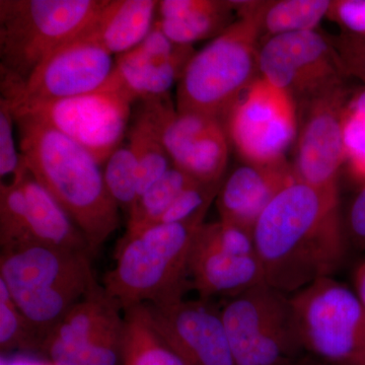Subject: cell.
Masks as SVG:
<instances>
[{"mask_svg":"<svg viewBox=\"0 0 365 365\" xmlns=\"http://www.w3.org/2000/svg\"><path fill=\"white\" fill-rule=\"evenodd\" d=\"M339 191L295 179L273 199L253 230L269 287L287 295L332 277L345 252Z\"/></svg>","mask_w":365,"mask_h":365,"instance_id":"cell-1","label":"cell"},{"mask_svg":"<svg viewBox=\"0 0 365 365\" xmlns=\"http://www.w3.org/2000/svg\"><path fill=\"white\" fill-rule=\"evenodd\" d=\"M13 114L23 165L73 220L93 257L120 225V209L108 191L100 163L39 118Z\"/></svg>","mask_w":365,"mask_h":365,"instance_id":"cell-2","label":"cell"},{"mask_svg":"<svg viewBox=\"0 0 365 365\" xmlns=\"http://www.w3.org/2000/svg\"><path fill=\"white\" fill-rule=\"evenodd\" d=\"M240 19L190 59L177 85L176 109L225 122L260 78L261 1H232Z\"/></svg>","mask_w":365,"mask_h":365,"instance_id":"cell-3","label":"cell"},{"mask_svg":"<svg viewBox=\"0 0 365 365\" xmlns=\"http://www.w3.org/2000/svg\"><path fill=\"white\" fill-rule=\"evenodd\" d=\"M88 252L26 244L1 249L0 281L44 341L97 287Z\"/></svg>","mask_w":365,"mask_h":365,"instance_id":"cell-4","label":"cell"},{"mask_svg":"<svg viewBox=\"0 0 365 365\" xmlns=\"http://www.w3.org/2000/svg\"><path fill=\"white\" fill-rule=\"evenodd\" d=\"M204 218L163 223L124 235L103 287L121 309L184 297L192 245Z\"/></svg>","mask_w":365,"mask_h":365,"instance_id":"cell-5","label":"cell"},{"mask_svg":"<svg viewBox=\"0 0 365 365\" xmlns=\"http://www.w3.org/2000/svg\"><path fill=\"white\" fill-rule=\"evenodd\" d=\"M105 0H0V71L24 83L55 50L86 32Z\"/></svg>","mask_w":365,"mask_h":365,"instance_id":"cell-6","label":"cell"},{"mask_svg":"<svg viewBox=\"0 0 365 365\" xmlns=\"http://www.w3.org/2000/svg\"><path fill=\"white\" fill-rule=\"evenodd\" d=\"M220 311L235 365L302 364L289 295L263 282L227 299Z\"/></svg>","mask_w":365,"mask_h":365,"instance_id":"cell-7","label":"cell"},{"mask_svg":"<svg viewBox=\"0 0 365 365\" xmlns=\"http://www.w3.org/2000/svg\"><path fill=\"white\" fill-rule=\"evenodd\" d=\"M304 351L329 365H365V306L332 277L290 295Z\"/></svg>","mask_w":365,"mask_h":365,"instance_id":"cell-8","label":"cell"},{"mask_svg":"<svg viewBox=\"0 0 365 365\" xmlns=\"http://www.w3.org/2000/svg\"><path fill=\"white\" fill-rule=\"evenodd\" d=\"M125 319L97 285L46 336L40 351L52 365H123Z\"/></svg>","mask_w":365,"mask_h":365,"instance_id":"cell-9","label":"cell"},{"mask_svg":"<svg viewBox=\"0 0 365 365\" xmlns=\"http://www.w3.org/2000/svg\"><path fill=\"white\" fill-rule=\"evenodd\" d=\"M223 127L246 163L271 165L285 160L299 129L297 103L261 76L225 118Z\"/></svg>","mask_w":365,"mask_h":365,"instance_id":"cell-10","label":"cell"},{"mask_svg":"<svg viewBox=\"0 0 365 365\" xmlns=\"http://www.w3.org/2000/svg\"><path fill=\"white\" fill-rule=\"evenodd\" d=\"M9 102L13 111L39 118L76 141L101 165L121 145L131 118L130 101L111 91H98L62 100Z\"/></svg>","mask_w":365,"mask_h":365,"instance_id":"cell-11","label":"cell"},{"mask_svg":"<svg viewBox=\"0 0 365 365\" xmlns=\"http://www.w3.org/2000/svg\"><path fill=\"white\" fill-rule=\"evenodd\" d=\"M189 277L203 299H230L265 282L253 235L222 220L204 222L192 245Z\"/></svg>","mask_w":365,"mask_h":365,"instance_id":"cell-12","label":"cell"},{"mask_svg":"<svg viewBox=\"0 0 365 365\" xmlns=\"http://www.w3.org/2000/svg\"><path fill=\"white\" fill-rule=\"evenodd\" d=\"M259 73L289 93L297 104L344 83L348 76L335 44L316 30L264 41L259 51Z\"/></svg>","mask_w":365,"mask_h":365,"instance_id":"cell-13","label":"cell"},{"mask_svg":"<svg viewBox=\"0 0 365 365\" xmlns=\"http://www.w3.org/2000/svg\"><path fill=\"white\" fill-rule=\"evenodd\" d=\"M114 66L111 53L83 34L55 50L25 83L0 71L1 97L54 101L88 95L104 85Z\"/></svg>","mask_w":365,"mask_h":365,"instance_id":"cell-14","label":"cell"},{"mask_svg":"<svg viewBox=\"0 0 365 365\" xmlns=\"http://www.w3.org/2000/svg\"><path fill=\"white\" fill-rule=\"evenodd\" d=\"M345 83L299 103L294 176L316 188L338 191L346 162L345 113L350 98Z\"/></svg>","mask_w":365,"mask_h":365,"instance_id":"cell-15","label":"cell"},{"mask_svg":"<svg viewBox=\"0 0 365 365\" xmlns=\"http://www.w3.org/2000/svg\"><path fill=\"white\" fill-rule=\"evenodd\" d=\"M140 103L173 165L199 182L223 181L230 140L222 122L202 115L178 112L170 95Z\"/></svg>","mask_w":365,"mask_h":365,"instance_id":"cell-16","label":"cell"},{"mask_svg":"<svg viewBox=\"0 0 365 365\" xmlns=\"http://www.w3.org/2000/svg\"><path fill=\"white\" fill-rule=\"evenodd\" d=\"M143 304L158 332L187 365H235L222 311L209 299Z\"/></svg>","mask_w":365,"mask_h":365,"instance_id":"cell-17","label":"cell"},{"mask_svg":"<svg viewBox=\"0 0 365 365\" xmlns=\"http://www.w3.org/2000/svg\"><path fill=\"white\" fill-rule=\"evenodd\" d=\"M297 179L287 162L271 165L246 163L223 180L216 205L220 220L253 235L255 225L269 204Z\"/></svg>","mask_w":365,"mask_h":365,"instance_id":"cell-18","label":"cell"},{"mask_svg":"<svg viewBox=\"0 0 365 365\" xmlns=\"http://www.w3.org/2000/svg\"><path fill=\"white\" fill-rule=\"evenodd\" d=\"M195 53L192 46H186L172 59L150 61L132 49L118 56L111 76L98 91L120 93L132 104L165 97L170 95L173 86L179 83Z\"/></svg>","mask_w":365,"mask_h":365,"instance_id":"cell-19","label":"cell"},{"mask_svg":"<svg viewBox=\"0 0 365 365\" xmlns=\"http://www.w3.org/2000/svg\"><path fill=\"white\" fill-rule=\"evenodd\" d=\"M158 7L157 0H105L85 35L119 56L148 37Z\"/></svg>","mask_w":365,"mask_h":365,"instance_id":"cell-20","label":"cell"},{"mask_svg":"<svg viewBox=\"0 0 365 365\" xmlns=\"http://www.w3.org/2000/svg\"><path fill=\"white\" fill-rule=\"evenodd\" d=\"M232 1L218 0H162L158 1L155 25L178 45L218 37L232 25Z\"/></svg>","mask_w":365,"mask_h":365,"instance_id":"cell-21","label":"cell"},{"mask_svg":"<svg viewBox=\"0 0 365 365\" xmlns=\"http://www.w3.org/2000/svg\"><path fill=\"white\" fill-rule=\"evenodd\" d=\"M21 184L28 206L26 216L31 244L91 254L85 237L73 220L26 169Z\"/></svg>","mask_w":365,"mask_h":365,"instance_id":"cell-22","label":"cell"},{"mask_svg":"<svg viewBox=\"0 0 365 365\" xmlns=\"http://www.w3.org/2000/svg\"><path fill=\"white\" fill-rule=\"evenodd\" d=\"M123 313V365H187L158 332L145 304Z\"/></svg>","mask_w":365,"mask_h":365,"instance_id":"cell-23","label":"cell"},{"mask_svg":"<svg viewBox=\"0 0 365 365\" xmlns=\"http://www.w3.org/2000/svg\"><path fill=\"white\" fill-rule=\"evenodd\" d=\"M331 6L329 0L261 1V38L314 31Z\"/></svg>","mask_w":365,"mask_h":365,"instance_id":"cell-24","label":"cell"},{"mask_svg":"<svg viewBox=\"0 0 365 365\" xmlns=\"http://www.w3.org/2000/svg\"><path fill=\"white\" fill-rule=\"evenodd\" d=\"M126 135L136 158L141 196L173 167V162L155 125L140 106Z\"/></svg>","mask_w":365,"mask_h":365,"instance_id":"cell-25","label":"cell"},{"mask_svg":"<svg viewBox=\"0 0 365 365\" xmlns=\"http://www.w3.org/2000/svg\"><path fill=\"white\" fill-rule=\"evenodd\" d=\"M196 181L184 170L173 165L139 197L130 215L127 216L124 235L135 234L143 228L157 225L158 220L174 203L178 196Z\"/></svg>","mask_w":365,"mask_h":365,"instance_id":"cell-26","label":"cell"},{"mask_svg":"<svg viewBox=\"0 0 365 365\" xmlns=\"http://www.w3.org/2000/svg\"><path fill=\"white\" fill-rule=\"evenodd\" d=\"M104 179L110 195L124 215H130L140 197L138 170L128 143L120 145L105 163Z\"/></svg>","mask_w":365,"mask_h":365,"instance_id":"cell-27","label":"cell"},{"mask_svg":"<svg viewBox=\"0 0 365 365\" xmlns=\"http://www.w3.org/2000/svg\"><path fill=\"white\" fill-rule=\"evenodd\" d=\"M21 180L0 184V246L1 249L31 244L28 216H26L28 206H26V196L21 187Z\"/></svg>","mask_w":365,"mask_h":365,"instance_id":"cell-28","label":"cell"},{"mask_svg":"<svg viewBox=\"0 0 365 365\" xmlns=\"http://www.w3.org/2000/svg\"><path fill=\"white\" fill-rule=\"evenodd\" d=\"M42 336L14 304L6 285L0 281V350H40Z\"/></svg>","mask_w":365,"mask_h":365,"instance_id":"cell-29","label":"cell"},{"mask_svg":"<svg viewBox=\"0 0 365 365\" xmlns=\"http://www.w3.org/2000/svg\"><path fill=\"white\" fill-rule=\"evenodd\" d=\"M14 117L11 103L0 98V177L13 176L11 182L19 181L26 172L20 148L14 137Z\"/></svg>","mask_w":365,"mask_h":365,"instance_id":"cell-30","label":"cell"},{"mask_svg":"<svg viewBox=\"0 0 365 365\" xmlns=\"http://www.w3.org/2000/svg\"><path fill=\"white\" fill-rule=\"evenodd\" d=\"M346 162L353 176L365 181V119L345 113Z\"/></svg>","mask_w":365,"mask_h":365,"instance_id":"cell-31","label":"cell"},{"mask_svg":"<svg viewBox=\"0 0 365 365\" xmlns=\"http://www.w3.org/2000/svg\"><path fill=\"white\" fill-rule=\"evenodd\" d=\"M328 16L349 35L365 37V0L332 1Z\"/></svg>","mask_w":365,"mask_h":365,"instance_id":"cell-32","label":"cell"},{"mask_svg":"<svg viewBox=\"0 0 365 365\" xmlns=\"http://www.w3.org/2000/svg\"><path fill=\"white\" fill-rule=\"evenodd\" d=\"M334 44L347 76H354L365 83V37L346 34Z\"/></svg>","mask_w":365,"mask_h":365,"instance_id":"cell-33","label":"cell"},{"mask_svg":"<svg viewBox=\"0 0 365 365\" xmlns=\"http://www.w3.org/2000/svg\"><path fill=\"white\" fill-rule=\"evenodd\" d=\"M346 230L354 244L365 248V184L350 205Z\"/></svg>","mask_w":365,"mask_h":365,"instance_id":"cell-34","label":"cell"},{"mask_svg":"<svg viewBox=\"0 0 365 365\" xmlns=\"http://www.w3.org/2000/svg\"><path fill=\"white\" fill-rule=\"evenodd\" d=\"M353 281H354V292L365 306V260L355 269Z\"/></svg>","mask_w":365,"mask_h":365,"instance_id":"cell-35","label":"cell"},{"mask_svg":"<svg viewBox=\"0 0 365 365\" xmlns=\"http://www.w3.org/2000/svg\"><path fill=\"white\" fill-rule=\"evenodd\" d=\"M299 365H307V364H300ZM312 365V364H311ZM316 365H329V364H316Z\"/></svg>","mask_w":365,"mask_h":365,"instance_id":"cell-36","label":"cell"}]
</instances>
